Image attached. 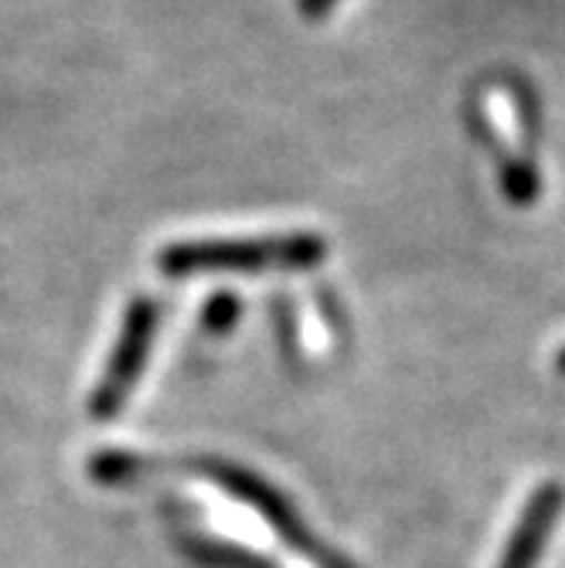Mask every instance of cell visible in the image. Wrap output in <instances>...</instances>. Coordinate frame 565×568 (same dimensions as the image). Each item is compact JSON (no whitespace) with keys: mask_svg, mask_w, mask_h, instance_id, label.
I'll use <instances>...</instances> for the list:
<instances>
[{"mask_svg":"<svg viewBox=\"0 0 565 568\" xmlns=\"http://www.w3.org/2000/svg\"><path fill=\"white\" fill-rule=\"evenodd\" d=\"M562 504H565V494L555 480L542 484L525 510H522V518L515 525V531H511V541L501 555V565L497 568H538V558L555 531V521H558V514H562Z\"/></svg>","mask_w":565,"mask_h":568,"instance_id":"obj_4","label":"cell"},{"mask_svg":"<svg viewBox=\"0 0 565 568\" xmlns=\"http://www.w3.org/2000/svg\"><path fill=\"white\" fill-rule=\"evenodd\" d=\"M327 255L317 232H283L255 239H204L174 242L161 252L168 276H204V273H293L311 270Z\"/></svg>","mask_w":565,"mask_h":568,"instance_id":"obj_1","label":"cell"},{"mask_svg":"<svg viewBox=\"0 0 565 568\" xmlns=\"http://www.w3.org/2000/svg\"><path fill=\"white\" fill-rule=\"evenodd\" d=\"M558 368H562V375H565V351L558 354Z\"/></svg>","mask_w":565,"mask_h":568,"instance_id":"obj_5","label":"cell"},{"mask_svg":"<svg viewBox=\"0 0 565 568\" xmlns=\"http://www.w3.org/2000/svg\"><path fill=\"white\" fill-rule=\"evenodd\" d=\"M153 331H158V306L150 300H137L130 306V314L123 321V331L117 337L113 357L107 372H102V382L92 392V416L95 419H113L117 412L123 408L127 395L133 392L143 365H147V354L153 344Z\"/></svg>","mask_w":565,"mask_h":568,"instance_id":"obj_3","label":"cell"},{"mask_svg":"<svg viewBox=\"0 0 565 568\" xmlns=\"http://www.w3.org/2000/svg\"><path fill=\"white\" fill-rule=\"evenodd\" d=\"M204 474H209L219 487H225L235 500L249 504L263 521H270L283 535V541L290 548L311 555L321 568H347L334 551H327V548H321L314 541V535L306 531V525L296 518V510L290 507V500L276 487H270L263 477H255L252 470H242V467L225 463V459H209V463H204Z\"/></svg>","mask_w":565,"mask_h":568,"instance_id":"obj_2","label":"cell"}]
</instances>
